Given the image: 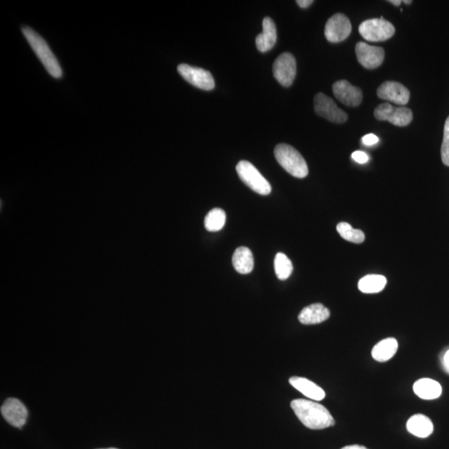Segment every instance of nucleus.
Returning a JSON list of instances; mask_svg holds the SVG:
<instances>
[{"label": "nucleus", "instance_id": "nucleus-1", "mask_svg": "<svg viewBox=\"0 0 449 449\" xmlns=\"http://www.w3.org/2000/svg\"><path fill=\"white\" fill-rule=\"evenodd\" d=\"M291 406L300 422L311 430H324L335 424L331 413L318 403L299 399L292 401Z\"/></svg>", "mask_w": 449, "mask_h": 449}, {"label": "nucleus", "instance_id": "nucleus-2", "mask_svg": "<svg viewBox=\"0 0 449 449\" xmlns=\"http://www.w3.org/2000/svg\"><path fill=\"white\" fill-rule=\"evenodd\" d=\"M22 32L32 49L38 56L47 71L49 72V74L52 75V77L55 79L61 78L63 75L61 67H60L57 59H56L53 52L51 51L45 40L38 33H36L34 30H32L31 28H23Z\"/></svg>", "mask_w": 449, "mask_h": 449}, {"label": "nucleus", "instance_id": "nucleus-3", "mask_svg": "<svg viewBox=\"0 0 449 449\" xmlns=\"http://www.w3.org/2000/svg\"><path fill=\"white\" fill-rule=\"evenodd\" d=\"M275 158L288 174L297 178H304L309 174L306 160L293 147L280 143L274 151Z\"/></svg>", "mask_w": 449, "mask_h": 449}, {"label": "nucleus", "instance_id": "nucleus-4", "mask_svg": "<svg viewBox=\"0 0 449 449\" xmlns=\"http://www.w3.org/2000/svg\"><path fill=\"white\" fill-rule=\"evenodd\" d=\"M236 169L240 180L252 191L262 196L271 194L270 182L264 178L253 164L247 161H240L236 165Z\"/></svg>", "mask_w": 449, "mask_h": 449}, {"label": "nucleus", "instance_id": "nucleus-5", "mask_svg": "<svg viewBox=\"0 0 449 449\" xmlns=\"http://www.w3.org/2000/svg\"><path fill=\"white\" fill-rule=\"evenodd\" d=\"M359 32L362 37L370 42H383L395 34V28L383 17L370 19L360 23Z\"/></svg>", "mask_w": 449, "mask_h": 449}, {"label": "nucleus", "instance_id": "nucleus-6", "mask_svg": "<svg viewBox=\"0 0 449 449\" xmlns=\"http://www.w3.org/2000/svg\"><path fill=\"white\" fill-rule=\"evenodd\" d=\"M374 114L379 121H388L398 127L408 126L413 121V112L410 108L395 107L388 103L377 107Z\"/></svg>", "mask_w": 449, "mask_h": 449}, {"label": "nucleus", "instance_id": "nucleus-7", "mask_svg": "<svg viewBox=\"0 0 449 449\" xmlns=\"http://www.w3.org/2000/svg\"><path fill=\"white\" fill-rule=\"evenodd\" d=\"M314 107L316 114L335 123H343L348 120L346 112L336 105L334 100L322 93L315 95Z\"/></svg>", "mask_w": 449, "mask_h": 449}, {"label": "nucleus", "instance_id": "nucleus-8", "mask_svg": "<svg viewBox=\"0 0 449 449\" xmlns=\"http://www.w3.org/2000/svg\"><path fill=\"white\" fill-rule=\"evenodd\" d=\"M178 71L187 82L200 90L210 91L215 87L214 79L209 71L192 67L186 63L180 64Z\"/></svg>", "mask_w": 449, "mask_h": 449}, {"label": "nucleus", "instance_id": "nucleus-9", "mask_svg": "<svg viewBox=\"0 0 449 449\" xmlns=\"http://www.w3.org/2000/svg\"><path fill=\"white\" fill-rule=\"evenodd\" d=\"M351 31V20L343 14H336L328 19L324 28V35L328 42L340 43L350 36Z\"/></svg>", "mask_w": 449, "mask_h": 449}, {"label": "nucleus", "instance_id": "nucleus-10", "mask_svg": "<svg viewBox=\"0 0 449 449\" xmlns=\"http://www.w3.org/2000/svg\"><path fill=\"white\" fill-rule=\"evenodd\" d=\"M274 77L283 87H291L296 76V61L290 53L280 54L273 64Z\"/></svg>", "mask_w": 449, "mask_h": 449}, {"label": "nucleus", "instance_id": "nucleus-11", "mask_svg": "<svg viewBox=\"0 0 449 449\" xmlns=\"http://www.w3.org/2000/svg\"><path fill=\"white\" fill-rule=\"evenodd\" d=\"M355 52L357 59L367 70L377 69L383 63L386 57L383 48L368 45L364 42L356 44Z\"/></svg>", "mask_w": 449, "mask_h": 449}, {"label": "nucleus", "instance_id": "nucleus-12", "mask_svg": "<svg viewBox=\"0 0 449 449\" xmlns=\"http://www.w3.org/2000/svg\"><path fill=\"white\" fill-rule=\"evenodd\" d=\"M377 95L381 99L401 106L406 105L410 98V92L406 86L393 81L381 84L377 90Z\"/></svg>", "mask_w": 449, "mask_h": 449}, {"label": "nucleus", "instance_id": "nucleus-13", "mask_svg": "<svg viewBox=\"0 0 449 449\" xmlns=\"http://www.w3.org/2000/svg\"><path fill=\"white\" fill-rule=\"evenodd\" d=\"M337 99L348 107H358L362 102L363 93L360 88L353 86L347 80H340L332 87Z\"/></svg>", "mask_w": 449, "mask_h": 449}, {"label": "nucleus", "instance_id": "nucleus-14", "mask_svg": "<svg viewBox=\"0 0 449 449\" xmlns=\"http://www.w3.org/2000/svg\"><path fill=\"white\" fill-rule=\"evenodd\" d=\"M1 414L12 426L21 428L25 424L28 410L21 401L10 398L5 401L1 407Z\"/></svg>", "mask_w": 449, "mask_h": 449}, {"label": "nucleus", "instance_id": "nucleus-15", "mask_svg": "<svg viewBox=\"0 0 449 449\" xmlns=\"http://www.w3.org/2000/svg\"><path fill=\"white\" fill-rule=\"evenodd\" d=\"M263 31L255 39V45L262 53L271 50L278 40V30L273 19L266 17L262 22Z\"/></svg>", "mask_w": 449, "mask_h": 449}, {"label": "nucleus", "instance_id": "nucleus-16", "mask_svg": "<svg viewBox=\"0 0 449 449\" xmlns=\"http://www.w3.org/2000/svg\"><path fill=\"white\" fill-rule=\"evenodd\" d=\"M331 312L322 304H312L304 308L298 316L299 322L303 324H317L326 322L330 317Z\"/></svg>", "mask_w": 449, "mask_h": 449}, {"label": "nucleus", "instance_id": "nucleus-17", "mask_svg": "<svg viewBox=\"0 0 449 449\" xmlns=\"http://www.w3.org/2000/svg\"><path fill=\"white\" fill-rule=\"evenodd\" d=\"M289 382L309 399L320 401L326 397V392L324 391L323 388L306 378L291 377Z\"/></svg>", "mask_w": 449, "mask_h": 449}, {"label": "nucleus", "instance_id": "nucleus-18", "mask_svg": "<svg viewBox=\"0 0 449 449\" xmlns=\"http://www.w3.org/2000/svg\"><path fill=\"white\" fill-rule=\"evenodd\" d=\"M407 430L418 438L425 439L434 432V424L428 417L424 415L412 416L407 422Z\"/></svg>", "mask_w": 449, "mask_h": 449}, {"label": "nucleus", "instance_id": "nucleus-19", "mask_svg": "<svg viewBox=\"0 0 449 449\" xmlns=\"http://www.w3.org/2000/svg\"><path fill=\"white\" fill-rule=\"evenodd\" d=\"M414 392L422 399H438L442 394V387L437 381L431 379H421L415 383Z\"/></svg>", "mask_w": 449, "mask_h": 449}, {"label": "nucleus", "instance_id": "nucleus-20", "mask_svg": "<svg viewBox=\"0 0 449 449\" xmlns=\"http://www.w3.org/2000/svg\"><path fill=\"white\" fill-rule=\"evenodd\" d=\"M232 264L238 273L243 275L251 273L254 268V258L249 248L244 247L238 248L232 258Z\"/></svg>", "mask_w": 449, "mask_h": 449}, {"label": "nucleus", "instance_id": "nucleus-21", "mask_svg": "<svg viewBox=\"0 0 449 449\" xmlns=\"http://www.w3.org/2000/svg\"><path fill=\"white\" fill-rule=\"evenodd\" d=\"M398 348V342L395 338H387L375 344L371 354L376 362H386L395 356Z\"/></svg>", "mask_w": 449, "mask_h": 449}, {"label": "nucleus", "instance_id": "nucleus-22", "mask_svg": "<svg viewBox=\"0 0 449 449\" xmlns=\"http://www.w3.org/2000/svg\"><path fill=\"white\" fill-rule=\"evenodd\" d=\"M387 279L381 275H368L360 279L359 290L366 294H375L386 288Z\"/></svg>", "mask_w": 449, "mask_h": 449}, {"label": "nucleus", "instance_id": "nucleus-23", "mask_svg": "<svg viewBox=\"0 0 449 449\" xmlns=\"http://www.w3.org/2000/svg\"><path fill=\"white\" fill-rule=\"evenodd\" d=\"M276 276L280 280H286L290 278L293 271V264L286 255L279 252L276 254L274 262Z\"/></svg>", "mask_w": 449, "mask_h": 449}, {"label": "nucleus", "instance_id": "nucleus-24", "mask_svg": "<svg viewBox=\"0 0 449 449\" xmlns=\"http://www.w3.org/2000/svg\"><path fill=\"white\" fill-rule=\"evenodd\" d=\"M226 213L220 208H214L206 216L205 224L206 229L208 231H218L222 229L226 223Z\"/></svg>", "mask_w": 449, "mask_h": 449}, {"label": "nucleus", "instance_id": "nucleus-25", "mask_svg": "<svg viewBox=\"0 0 449 449\" xmlns=\"http://www.w3.org/2000/svg\"><path fill=\"white\" fill-rule=\"evenodd\" d=\"M337 231L343 239L350 242L359 244L366 239V236L362 231L354 229L351 224L347 222L339 223L337 226Z\"/></svg>", "mask_w": 449, "mask_h": 449}, {"label": "nucleus", "instance_id": "nucleus-26", "mask_svg": "<svg viewBox=\"0 0 449 449\" xmlns=\"http://www.w3.org/2000/svg\"><path fill=\"white\" fill-rule=\"evenodd\" d=\"M441 156L445 166L449 167V116L444 124L443 140L441 147Z\"/></svg>", "mask_w": 449, "mask_h": 449}, {"label": "nucleus", "instance_id": "nucleus-27", "mask_svg": "<svg viewBox=\"0 0 449 449\" xmlns=\"http://www.w3.org/2000/svg\"><path fill=\"white\" fill-rule=\"evenodd\" d=\"M351 158L355 162L359 164H364L368 161V154L362 151H355V152H353Z\"/></svg>", "mask_w": 449, "mask_h": 449}, {"label": "nucleus", "instance_id": "nucleus-28", "mask_svg": "<svg viewBox=\"0 0 449 449\" xmlns=\"http://www.w3.org/2000/svg\"><path fill=\"white\" fill-rule=\"evenodd\" d=\"M379 141V138L377 137L376 135L372 134L364 136L362 138V142L366 146L375 145V144L378 143Z\"/></svg>", "mask_w": 449, "mask_h": 449}, {"label": "nucleus", "instance_id": "nucleus-29", "mask_svg": "<svg viewBox=\"0 0 449 449\" xmlns=\"http://www.w3.org/2000/svg\"><path fill=\"white\" fill-rule=\"evenodd\" d=\"M442 363L445 370L449 373V350L444 353Z\"/></svg>", "mask_w": 449, "mask_h": 449}, {"label": "nucleus", "instance_id": "nucleus-30", "mask_svg": "<svg viewBox=\"0 0 449 449\" xmlns=\"http://www.w3.org/2000/svg\"><path fill=\"white\" fill-rule=\"evenodd\" d=\"M314 3L313 0H297L296 3L302 9H306L309 6H311L312 3Z\"/></svg>", "mask_w": 449, "mask_h": 449}, {"label": "nucleus", "instance_id": "nucleus-31", "mask_svg": "<svg viewBox=\"0 0 449 449\" xmlns=\"http://www.w3.org/2000/svg\"><path fill=\"white\" fill-rule=\"evenodd\" d=\"M342 449H368V448L362 446V445L355 444V445H348V446L344 447Z\"/></svg>", "mask_w": 449, "mask_h": 449}, {"label": "nucleus", "instance_id": "nucleus-32", "mask_svg": "<svg viewBox=\"0 0 449 449\" xmlns=\"http://www.w3.org/2000/svg\"><path fill=\"white\" fill-rule=\"evenodd\" d=\"M388 2L391 3L392 5H394L395 6H399L400 3H402L401 0H390V1Z\"/></svg>", "mask_w": 449, "mask_h": 449}, {"label": "nucleus", "instance_id": "nucleus-33", "mask_svg": "<svg viewBox=\"0 0 449 449\" xmlns=\"http://www.w3.org/2000/svg\"><path fill=\"white\" fill-rule=\"evenodd\" d=\"M404 3H406V5H410L412 3V0H404L403 1Z\"/></svg>", "mask_w": 449, "mask_h": 449}, {"label": "nucleus", "instance_id": "nucleus-34", "mask_svg": "<svg viewBox=\"0 0 449 449\" xmlns=\"http://www.w3.org/2000/svg\"><path fill=\"white\" fill-rule=\"evenodd\" d=\"M102 449H118V448H102Z\"/></svg>", "mask_w": 449, "mask_h": 449}]
</instances>
